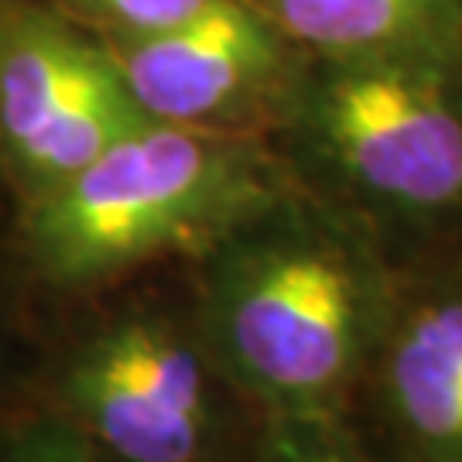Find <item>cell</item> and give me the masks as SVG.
Segmentation results:
<instances>
[{
    "label": "cell",
    "instance_id": "cell-1",
    "mask_svg": "<svg viewBox=\"0 0 462 462\" xmlns=\"http://www.w3.org/2000/svg\"><path fill=\"white\" fill-rule=\"evenodd\" d=\"M401 267L364 219L295 185L182 271L206 346L254 411L353 421Z\"/></svg>",
    "mask_w": 462,
    "mask_h": 462
},
{
    "label": "cell",
    "instance_id": "cell-2",
    "mask_svg": "<svg viewBox=\"0 0 462 462\" xmlns=\"http://www.w3.org/2000/svg\"><path fill=\"white\" fill-rule=\"evenodd\" d=\"M295 185L284 154L250 131L144 120L66 182L17 202L7 271L38 295L79 305L192 264Z\"/></svg>",
    "mask_w": 462,
    "mask_h": 462
},
{
    "label": "cell",
    "instance_id": "cell-3",
    "mask_svg": "<svg viewBox=\"0 0 462 462\" xmlns=\"http://www.w3.org/2000/svg\"><path fill=\"white\" fill-rule=\"evenodd\" d=\"M278 120L298 182L401 261L462 244L459 55L305 59Z\"/></svg>",
    "mask_w": 462,
    "mask_h": 462
},
{
    "label": "cell",
    "instance_id": "cell-4",
    "mask_svg": "<svg viewBox=\"0 0 462 462\" xmlns=\"http://www.w3.org/2000/svg\"><path fill=\"white\" fill-rule=\"evenodd\" d=\"M24 397L124 462H247L261 414L199 332L185 284L137 278L72 305Z\"/></svg>",
    "mask_w": 462,
    "mask_h": 462
},
{
    "label": "cell",
    "instance_id": "cell-5",
    "mask_svg": "<svg viewBox=\"0 0 462 462\" xmlns=\"http://www.w3.org/2000/svg\"><path fill=\"white\" fill-rule=\"evenodd\" d=\"M144 120L103 42L34 7L0 14V182L17 202L66 182Z\"/></svg>",
    "mask_w": 462,
    "mask_h": 462
},
{
    "label": "cell",
    "instance_id": "cell-6",
    "mask_svg": "<svg viewBox=\"0 0 462 462\" xmlns=\"http://www.w3.org/2000/svg\"><path fill=\"white\" fill-rule=\"evenodd\" d=\"M137 110L154 124L244 131L281 114L301 51L250 0H209L179 24L103 42Z\"/></svg>",
    "mask_w": 462,
    "mask_h": 462
},
{
    "label": "cell",
    "instance_id": "cell-7",
    "mask_svg": "<svg viewBox=\"0 0 462 462\" xmlns=\"http://www.w3.org/2000/svg\"><path fill=\"white\" fill-rule=\"evenodd\" d=\"M353 425L380 462H462V244L404 261Z\"/></svg>",
    "mask_w": 462,
    "mask_h": 462
},
{
    "label": "cell",
    "instance_id": "cell-8",
    "mask_svg": "<svg viewBox=\"0 0 462 462\" xmlns=\"http://www.w3.org/2000/svg\"><path fill=\"white\" fill-rule=\"evenodd\" d=\"M305 59L459 55L462 0H250Z\"/></svg>",
    "mask_w": 462,
    "mask_h": 462
},
{
    "label": "cell",
    "instance_id": "cell-9",
    "mask_svg": "<svg viewBox=\"0 0 462 462\" xmlns=\"http://www.w3.org/2000/svg\"><path fill=\"white\" fill-rule=\"evenodd\" d=\"M247 462H380V456L353 421L264 418Z\"/></svg>",
    "mask_w": 462,
    "mask_h": 462
},
{
    "label": "cell",
    "instance_id": "cell-10",
    "mask_svg": "<svg viewBox=\"0 0 462 462\" xmlns=\"http://www.w3.org/2000/svg\"><path fill=\"white\" fill-rule=\"evenodd\" d=\"M0 462H124L28 397L0 408Z\"/></svg>",
    "mask_w": 462,
    "mask_h": 462
},
{
    "label": "cell",
    "instance_id": "cell-11",
    "mask_svg": "<svg viewBox=\"0 0 462 462\" xmlns=\"http://www.w3.org/2000/svg\"><path fill=\"white\" fill-rule=\"evenodd\" d=\"M110 24V34H144L179 24L209 0H72Z\"/></svg>",
    "mask_w": 462,
    "mask_h": 462
},
{
    "label": "cell",
    "instance_id": "cell-12",
    "mask_svg": "<svg viewBox=\"0 0 462 462\" xmlns=\"http://www.w3.org/2000/svg\"><path fill=\"white\" fill-rule=\"evenodd\" d=\"M28 370H32V360L24 356V343H21V329L14 322L11 298L4 295V284H0V408L24 397Z\"/></svg>",
    "mask_w": 462,
    "mask_h": 462
},
{
    "label": "cell",
    "instance_id": "cell-13",
    "mask_svg": "<svg viewBox=\"0 0 462 462\" xmlns=\"http://www.w3.org/2000/svg\"><path fill=\"white\" fill-rule=\"evenodd\" d=\"M459 66H462V49H459Z\"/></svg>",
    "mask_w": 462,
    "mask_h": 462
}]
</instances>
